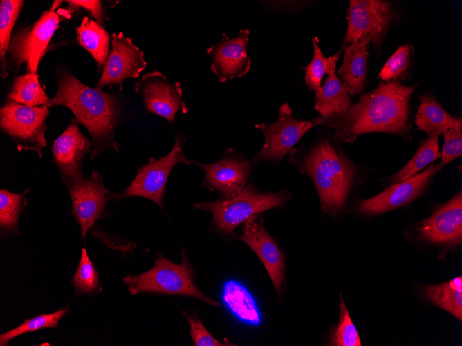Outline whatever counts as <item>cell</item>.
I'll list each match as a JSON object with an SVG mask.
<instances>
[{
	"mask_svg": "<svg viewBox=\"0 0 462 346\" xmlns=\"http://www.w3.org/2000/svg\"><path fill=\"white\" fill-rule=\"evenodd\" d=\"M340 317L331 334V345L336 346H361L358 332L351 320L342 296H340Z\"/></svg>",
	"mask_w": 462,
	"mask_h": 346,
	"instance_id": "obj_32",
	"label": "cell"
},
{
	"mask_svg": "<svg viewBox=\"0 0 462 346\" xmlns=\"http://www.w3.org/2000/svg\"><path fill=\"white\" fill-rule=\"evenodd\" d=\"M237 238L246 243L264 264L278 296L284 281V256L274 238L267 232L261 213L250 216L241 223Z\"/></svg>",
	"mask_w": 462,
	"mask_h": 346,
	"instance_id": "obj_18",
	"label": "cell"
},
{
	"mask_svg": "<svg viewBox=\"0 0 462 346\" xmlns=\"http://www.w3.org/2000/svg\"><path fill=\"white\" fill-rule=\"evenodd\" d=\"M61 20L62 17L50 8L44 11L33 25L15 30L8 49V70L17 73L25 63L27 73L38 74L39 61Z\"/></svg>",
	"mask_w": 462,
	"mask_h": 346,
	"instance_id": "obj_7",
	"label": "cell"
},
{
	"mask_svg": "<svg viewBox=\"0 0 462 346\" xmlns=\"http://www.w3.org/2000/svg\"><path fill=\"white\" fill-rule=\"evenodd\" d=\"M250 30H241L239 34L230 38L223 34L221 39L207 50L211 57V71L219 82H225L246 75L251 66V59L247 52Z\"/></svg>",
	"mask_w": 462,
	"mask_h": 346,
	"instance_id": "obj_19",
	"label": "cell"
},
{
	"mask_svg": "<svg viewBox=\"0 0 462 346\" xmlns=\"http://www.w3.org/2000/svg\"><path fill=\"white\" fill-rule=\"evenodd\" d=\"M390 2L382 0H351L347 28L339 54L350 44L367 39L380 48L389 26L397 19Z\"/></svg>",
	"mask_w": 462,
	"mask_h": 346,
	"instance_id": "obj_10",
	"label": "cell"
},
{
	"mask_svg": "<svg viewBox=\"0 0 462 346\" xmlns=\"http://www.w3.org/2000/svg\"><path fill=\"white\" fill-rule=\"evenodd\" d=\"M91 146L92 143L81 132L75 118L71 119L64 132L54 140L53 161L58 167L66 188L85 175L82 164Z\"/></svg>",
	"mask_w": 462,
	"mask_h": 346,
	"instance_id": "obj_17",
	"label": "cell"
},
{
	"mask_svg": "<svg viewBox=\"0 0 462 346\" xmlns=\"http://www.w3.org/2000/svg\"><path fill=\"white\" fill-rule=\"evenodd\" d=\"M24 4L21 0H2L0 3V75L7 77V55L15 23Z\"/></svg>",
	"mask_w": 462,
	"mask_h": 346,
	"instance_id": "obj_29",
	"label": "cell"
},
{
	"mask_svg": "<svg viewBox=\"0 0 462 346\" xmlns=\"http://www.w3.org/2000/svg\"><path fill=\"white\" fill-rule=\"evenodd\" d=\"M71 283L77 294L91 296L101 291L98 272L85 247L81 249L80 260Z\"/></svg>",
	"mask_w": 462,
	"mask_h": 346,
	"instance_id": "obj_31",
	"label": "cell"
},
{
	"mask_svg": "<svg viewBox=\"0 0 462 346\" xmlns=\"http://www.w3.org/2000/svg\"><path fill=\"white\" fill-rule=\"evenodd\" d=\"M326 122V118L321 115L311 120L298 119L293 115L288 104L284 103L279 109L276 122L255 125V128L262 133L264 143L253 161L280 162L308 131Z\"/></svg>",
	"mask_w": 462,
	"mask_h": 346,
	"instance_id": "obj_8",
	"label": "cell"
},
{
	"mask_svg": "<svg viewBox=\"0 0 462 346\" xmlns=\"http://www.w3.org/2000/svg\"><path fill=\"white\" fill-rule=\"evenodd\" d=\"M419 99L415 124L419 130L427 135L433 133L441 135L462 123L461 118L454 117L448 113L432 94L421 95Z\"/></svg>",
	"mask_w": 462,
	"mask_h": 346,
	"instance_id": "obj_22",
	"label": "cell"
},
{
	"mask_svg": "<svg viewBox=\"0 0 462 346\" xmlns=\"http://www.w3.org/2000/svg\"><path fill=\"white\" fill-rule=\"evenodd\" d=\"M185 141L186 137L182 134H176L169 153L158 159L151 157L147 164L138 168L133 180L127 188L118 193V199L141 197L151 200L164 210L165 189L172 169L178 163L186 165L192 163L183 153Z\"/></svg>",
	"mask_w": 462,
	"mask_h": 346,
	"instance_id": "obj_9",
	"label": "cell"
},
{
	"mask_svg": "<svg viewBox=\"0 0 462 346\" xmlns=\"http://www.w3.org/2000/svg\"><path fill=\"white\" fill-rule=\"evenodd\" d=\"M80 46L94 58L98 70H103L109 52L110 36L97 21L83 17L80 26L75 28Z\"/></svg>",
	"mask_w": 462,
	"mask_h": 346,
	"instance_id": "obj_24",
	"label": "cell"
},
{
	"mask_svg": "<svg viewBox=\"0 0 462 346\" xmlns=\"http://www.w3.org/2000/svg\"><path fill=\"white\" fill-rule=\"evenodd\" d=\"M70 311L69 305L50 314H42L25 320L19 326L0 335V345L6 346L8 343L24 334L35 332L46 328H57L59 320Z\"/></svg>",
	"mask_w": 462,
	"mask_h": 346,
	"instance_id": "obj_30",
	"label": "cell"
},
{
	"mask_svg": "<svg viewBox=\"0 0 462 346\" xmlns=\"http://www.w3.org/2000/svg\"><path fill=\"white\" fill-rule=\"evenodd\" d=\"M420 242L454 247L462 243V191L438 206L412 230Z\"/></svg>",
	"mask_w": 462,
	"mask_h": 346,
	"instance_id": "obj_12",
	"label": "cell"
},
{
	"mask_svg": "<svg viewBox=\"0 0 462 346\" xmlns=\"http://www.w3.org/2000/svg\"><path fill=\"white\" fill-rule=\"evenodd\" d=\"M411 46L403 45L388 59L378 73L379 78L386 82L398 81L409 69L410 64Z\"/></svg>",
	"mask_w": 462,
	"mask_h": 346,
	"instance_id": "obj_33",
	"label": "cell"
},
{
	"mask_svg": "<svg viewBox=\"0 0 462 346\" xmlns=\"http://www.w3.org/2000/svg\"><path fill=\"white\" fill-rule=\"evenodd\" d=\"M183 314L188 322L190 333L195 346H225L236 345L228 342L221 343L213 337L203 324L196 314H189L185 311Z\"/></svg>",
	"mask_w": 462,
	"mask_h": 346,
	"instance_id": "obj_35",
	"label": "cell"
},
{
	"mask_svg": "<svg viewBox=\"0 0 462 346\" xmlns=\"http://www.w3.org/2000/svg\"><path fill=\"white\" fill-rule=\"evenodd\" d=\"M181 253L182 257L179 264L159 253L154 266L147 271L127 275L122 280L128 287L127 291L131 295L146 292L190 296L219 306L218 302L206 296L196 286L188 258L183 249Z\"/></svg>",
	"mask_w": 462,
	"mask_h": 346,
	"instance_id": "obj_4",
	"label": "cell"
},
{
	"mask_svg": "<svg viewBox=\"0 0 462 346\" xmlns=\"http://www.w3.org/2000/svg\"><path fill=\"white\" fill-rule=\"evenodd\" d=\"M441 153V162L444 166L462 155V123L446 131Z\"/></svg>",
	"mask_w": 462,
	"mask_h": 346,
	"instance_id": "obj_36",
	"label": "cell"
},
{
	"mask_svg": "<svg viewBox=\"0 0 462 346\" xmlns=\"http://www.w3.org/2000/svg\"><path fill=\"white\" fill-rule=\"evenodd\" d=\"M443 166L441 162L432 163L416 175L387 186L373 197L358 201L357 213L364 217H373L409 204L425 193Z\"/></svg>",
	"mask_w": 462,
	"mask_h": 346,
	"instance_id": "obj_11",
	"label": "cell"
},
{
	"mask_svg": "<svg viewBox=\"0 0 462 346\" xmlns=\"http://www.w3.org/2000/svg\"><path fill=\"white\" fill-rule=\"evenodd\" d=\"M48 106H28L6 99L0 109V128L19 151H33L42 157L50 110Z\"/></svg>",
	"mask_w": 462,
	"mask_h": 346,
	"instance_id": "obj_6",
	"label": "cell"
},
{
	"mask_svg": "<svg viewBox=\"0 0 462 346\" xmlns=\"http://www.w3.org/2000/svg\"><path fill=\"white\" fill-rule=\"evenodd\" d=\"M290 198L291 193L287 190L263 193L254 184H249L232 198L196 203L194 207L212 213L214 226L221 233L230 235L250 216L281 208Z\"/></svg>",
	"mask_w": 462,
	"mask_h": 346,
	"instance_id": "obj_5",
	"label": "cell"
},
{
	"mask_svg": "<svg viewBox=\"0 0 462 346\" xmlns=\"http://www.w3.org/2000/svg\"><path fill=\"white\" fill-rule=\"evenodd\" d=\"M417 86H405L398 80L380 82L345 113L326 117V124L335 129L333 135L339 144L353 143L358 136L372 132L410 140L409 102Z\"/></svg>",
	"mask_w": 462,
	"mask_h": 346,
	"instance_id": "obj_1",
	"label": "cell"
},
{
	"mask_svg": "<svg viewBox=\"0 0 462 346\" xmlns=\"http://www.w3.org/2000/svg\"><path fill=\"white\" fill-rule=\"evenodd\" d=\"M334 135L319 136L307 148H293L288 160L313 181L324 213H342L350 194L363 184L371 169L354 162Z\"/></svg>",
	"mask_w": 462,
	"mask_h": 346,
	"instance_id": "obj_2",
	"label": "cell"
},
{
	"mask_svg": "<svg viewBox=\"0 0 462 346\" xmlns=\"http://www.w3.org/2000/svg\"><path fill=\"white\" fill-rule=\"evenodd\" d=\"M64 2L68 3L69 8L77 9L80 7L84 8L103 27L105 21L108 19L101 1L70 0L64 1Z\"/></svg>",
	"mask_w": 462,
	"mask_h": 346,
	"instance_id": "obj_37",
	"label": "cell"
},
{
	"mask_svg": "<svg viewBox=\"0 0 462 346\" xmlns=\"http://www.w3.org/2000/svg\"><path fill=\"white\" fill-rule=\"evenodd\" d=\"M223 299L228 309L241 321L252 325L261 323V315L252 294L233 280L224 285Z\"/></svg>",
	"mask_w": 462,
	"mask_h": 346,
	"instance_id": "obj_25",
	"label": "cell"
},
{
	"mask_svg": "<svg viewBox=\"0 0 462 346\" xmlns=\"http://www.w3.org/2000/svg\"><path fill=\"white\" fill-rule=\"evenodd\" d=\"M134 90L142 98L145 111L159 115L172 124L179 110L183 113L188 111L183 99L181 82L169 81L160 71L143 75L135 84Z\"/></svg>",
	"mask_w": 462,
	"mask_h": 346,
	"instance_id": "obj_14",
	"label": "cell"
},
{
	"mask_svg": "<svg viewBox=\"0 0 462 346\" xmlns=\"http://www.w3.org/2000/svg\"><path fill=\"white\" fill-rule=\"evenodd\" d=\"M55 70L57 90L51 99L50 107L68 108L77 122L86 128L92 140L90 160L109 148L119 152L120 145L115 141V134L120 124V101L114 95L82 83L64 64Z\"/></svg>",
	"mask_w": 462,
	"mask_h": 346,
	"instance_id": "obj_3",
	"label": "cell"
},
{
	"mask_svg": "<svg viewBox=\"0 0 462 346\" xmlns=\"http://www.w3.org/2000/svg\"><path fill=\"white\" fill-rule=\"evenodd\" d=\"M67 189L72 202L71 213L80 225L84 239L95 223L106 215L107 204L114 195L105 188L102 175L97 171L85 175Z\"/></svg>",
	"mask_w": 462,
	"mask_h": 346,
	"instance_id": "obj_13",
	"label": "cell"
},
{
	"mask_svg": "<svg viewBox=\"0 0 462 346\" xmlns=\"http://www.w3.org/2000/svg\"><path fill=\"white\" fill-rule=\"evenodd\" d=\"M313 45V57L311 61L304 68L305 82L307 87L316 91L321 86L322 77L326 73L330 57H326L319 46V39L312 38Z\"/></svg>",
	"mask_w": 462,
	"mask_h": 346,
	"instance_id": "obj_34",
	"label": "cell"
},
{
	"mask_svg": "<svg viewBox=\"0 0 462 346\" xmlns=\"http://www.w3.org/2000/svg\"><path fill=\"white\" fill-rule=\"evenodd\" d=\"M28 189L15 193L6 189L0 190V234L6 239L10 235L19 236V219L27 205Z\"/></svg>",
	"mask_w": 462,
	"mask_h": 346,
	"instance_id": "obj_27",
	"label": "cell"
},
{
	"mask_svg": "<svg viewBox=\"0 0 462 346\" xmlns=\"http://www.w3.org/2000/svg\"><path fill=\"white\" fill-rule=\"evenodd\" d=\"M253 162L233 149L226 151L216 162H195L205 173L203 185L217 191L225 199L236 195L247 185Z\"/></svg>",
	"mask_w": 462,
	"mask_h": 346,
	"instance_id": "obj_16",
	"label": "cell"
},
{
	"mask_svg": "<svg viewBox=\"0 0 462 346\" xmlns=\"http://www.w3.org/2000/svg\"><path fill=\"white\" fill-rule=\"evenodd\" d=\"M6 99L28 106H48L51 99L41 87L38 74L26 73L14 78Z\"/></svg>",
	"mask_w": 462,
	"mask_h": 346,
	"instance_id": "obj_28",
	"label": "cell"
},
{
	"mask_svg": "<svg viewBox=\"0 0 462 346\" xmlns=\"http://www.w3.org/2000/svg\"><path fill=\"white\" fill-rule=\"evenodd\" d=\"M369 44L367 39H361L345 48L342 64L337 73L350 96H355L364 90Z\"/></svg>",
	"mask_w": 462,
	"mask_h": 346,
	"instance_id": "obj_21",
	"label": "cell"
},
{
	"mask_svg": "<svg viewBox=\"0 0 462 346\" xmlns=\"http://www.w3.org/2000/svg\"><path fill=\"white\" fill-rule=\"evenodd\" d=\"M423 294L431 303L446 310L460 321L462 320V276L447 282L426 285Z\"/></svg>",
	"mask_w": 462,
	"mask_h": 346,
	"instance_id": "obj_26",
	"label": "cell"
},
{
	"mask_svg": "<svg viewBox=\"0 0 462 346\" xmlns=\"http://www.w3.org/2000/svg\"><path fill=\"white\" fill-rule=\"evenodd\" d=\"M147 66L144 52L122 32L111 35V46L95 88L118 86L122 90L125 80L136 79Z\"/></svg>",
	"mask_w": 462,
	"mask_h": 346,
	"instance_id": "obj_15",
	"label": "cell"
},
{
	"mask_svg": "<svg viewBox=\"0 0 462 346\" xmlns=\"http://www.w3.org/2000/svg\"><path fill=\"white\" fill-rule=\"evenodd\" d=\"M441 135L433 133L427 135L409 162L399 171L382 180L387 187L403 182L422 172L436 159L441 157L438 140Z\"/></svg>",
	"mask_w": 462,
	"mask_h": 346,
	"instance_id": "obj_23",
	"label": "cell"
},
{
	"mask_svg": "<svg viewBox=\"0 0 462 346\" xmlns=\"http://www.w3.org/2000/svg\"><path fill=\"white\" fill-rule=\"evenodd\" d=\"M339 56L336 53L330 57L326 81L315 91V108L324 117L344 113L352 105L346 88L335 73Z\"/></svg>",
	"mask_w": 462,
	"mask_h": 346,
	"instance_id": "obj_20",
	"label": "cell"
}]
</instances>
